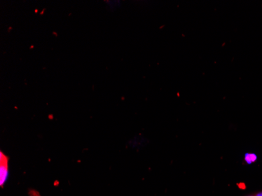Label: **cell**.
Segmentation results:
<instances>
[{"mask_svg":"<svg viewBox=\"0 0 262 196\" xmlns=\"http://www.w3.org/2000/svg\"><path fill=\"white\" fill-rule=\"evenodd\" d=\"M9 169H8V159L3 154L2 151L0 153V185L2 187L8 180L9 177Z\"/></svg>","mask_w":262,"mask_h":196,"instance_id":"1","label":"cell"},{"mask_svg":"<svg viewBox=\"0 0 262 196\" xmlns=\"http://www.w3.org/2000/svg\"><path fill=\"white\" fill-rule=\"evenodd\" d=\"M257 160V155L253 153H248L245 155V161L248 164H251Z\"/></svg>","mask_w":262,"mask_h":196,"instance_id":"2","label":"cell"},{"mask_svg":"<svg viewBox=\"0 0 262 196\" xmlns=\"http://www.w3.org/2000/svg\"><path fill=\"white\" fill-rule=\"evenodd\" d=\"M256 196H262V192L261 193H259V194H258V195H257Z\"/></svg>","mask_w":262,"mask_h":196,"instance_id":"3","label":"cell"}]
</instances>
